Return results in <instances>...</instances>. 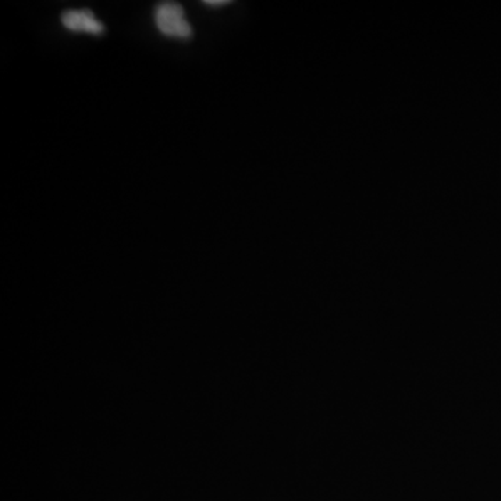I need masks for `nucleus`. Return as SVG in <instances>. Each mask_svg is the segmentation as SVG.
Wrapping results in <instances>:
<instances>
[{
    "label": "nucleus",
    "instance_id": "f257e3e1",
    "mask_svg": "<svg viewBox=\"0 0 501 501\" xmlns=\"http://www.w3.org/2000/svg\"><path fill=\"white\" fill-rule=\"evenodd\" d=\"M155 24L160 34L169 38L190 39L192 36V28L185 19L184 9L176 2L158 4Z\"/></svg>",
    "mask_w": 501,
    "mask_h": 501
},
{
    "label": "nucleus",
    "instance_id": "7ed1b4c3",
    "mask_svg": "<svg viewBox=\"0 0 501 501\" xmlns=\"http://www.w3.org/2000/svg\"><path fill=\"white\" fill-rule=\"evenodd\" d=\"M205 4L211 7H221L223 6V4H227V2L226 0H217V2H212V0H208V2H205Z\"/></svg>",
    "mask_w": 501,
    "mask_h": 501
},
{
    "label": "nucleus",
    "instance_id": "f03ea898",
    "mask_svg": "<svg viewBox=\"0 0 501 501\" xmlns=\"http://www.w3.org/2000/svg\"><path fill=\"white\" fill-rule=\"evenodd\" d=\"M61 24L64 28L71 32H81V34H91V36H101L105 32L103 24L88 9L64 12L61 14Z\"/></svg>",
    "mask_w": 501,
    "mask_h": 501
}]
</instances>
